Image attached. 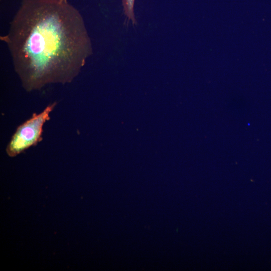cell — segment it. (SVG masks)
I'll list each match as a JSON object with an SVG mask.
<instances>
[{"label": "cell", "mask_w": 271, "mask_h": 271, "mask_svg": "<svg viewBox=\"0 0 271 271\" xmlns=\"http://www.w3.org/2000/svg\"><path fill=\"white\" fill-rule=\"evenodd\" d=\"M1 39L28 92L71 82L92 54L83 19L68 0H23Z\"/></svg>", "instance_id": "cell-1"}, {"label": "cell", "mask_w": 271, "mask_h": 271, "mask_svg": "<svg viewBox=\"0 0 271 271\" xmlns=\"http://www.w3.org/2000/svg\"><path fill=\"white\" fill-rule=\"evenodd\" d=\"M123 11L124 15L128 21H131L132 25L137 24L134 13L135 0H121Z\"/></svg>", "instance_id": "cell-3"}, {"label": "cell", "mask_w": 271, "mask_h": 271, "mask_svg": "<svg viewBox=\"0 0 271 271\" xmlns=\"http://www.w3.org/2000/svg\"><path fill=\"white\" fill-rule=\"evenodd\" d=\"M56 104L55 102L49 104L40 113H34L17 127L6 148L9 156L15 157L43 140L44 124L50 120V113Z\"/></svg>", "instance_id": "cell-2"}]
</instances>
